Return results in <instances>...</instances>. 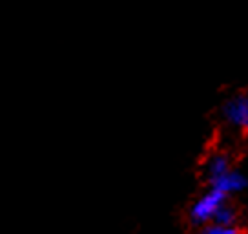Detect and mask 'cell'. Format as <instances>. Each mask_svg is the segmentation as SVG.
Returning <instances> with one entry per match:
<instances>
[{
    "label": "cell",
    "mask_w": 248,
    "mask_h": 234,
    "mask_svg": "<svg viewBox=\"0 0 248 234\" xmlns=\"http://www.w3.org/2000/svg\"><path fill=\"white\" fill-rule=\"evenodd\" d=\"M247 185H248L247 176L241 170H237V168H233V167L228 172H225L223 176H219V178H216V180L210 183V187L225 192L226 196L235 194V192H243L247 188Z\"/></svg>",
    "instance_id": "3957f363"
},
{
    "label": "cell",
    "mask_w": 248,
    "mask_h": 234,
    "mask_svg": "<svg viewBox=\"0 0 248 234\" xmlns=\"http://www.w3.org/2000/svg\"><path fill=\"white\" fill-rule=\"evenodd\" d=\"M228 200V196L217 188L210 187L197 201L190 207V219L195 225H206L212 221L216 211Z\"/></svg>",
    "instance_id": "6da1fadb"
},
{
    "label": "cell",
    "mask_w": 248,
    "mask_h": 234,
    "mask_svg": "<svg viewBox=\"0 0 248 234\" xmlns=\"http://www.w3.org/2000/svg\"><path fill=\"white\" fill-rule=\"evenodd\" d=\"M230 168H232V159H230V156L226 152H214L208 157V161H206V180H208V183H212L216 178L223 176Z\"/></svg>",
    "instance_id": "277c9868"
},
{
    "label": "cell",
    "mask_w": 248,
    "mask_h": 234,
    "mask_svg": "<svg viewBox=\"0 0 248 234\" xmlns=\"http://www.w3.org/2000/svg\"><path fill=\"white\" fill-rule=\"evenodd\" d=\"M221 117L228 126L239 132H247L248 128V97L245 92L233 94L221 106Z\"/></svg>",
    "instance_id": "7a4b0ae2"
},
{
    "label": "cell",
    "mask_w": 248,
    "mask_h": 234,
    "mask_svg": "<svg viewBox=\"0 0 248 234\" xmlns=\"http://www.w3.org/2000/svg\"><path fill=\"white\" fill-rule=\"evenodd\" d=\"M237 216H239V212H237V209H235V205H232V203L226 200V201L216 211V214H214V218H212L210 223L230 227V225H235Z\"/></svg>",
    "instance_id": "5b68a950"
},
{
    "label": "cell",
    "mask_w": 248,
    "mask_h": 234,
    "mask_svg": "<svg viewBox=\"0 0 248 234\" xmlns=\"http://www.w3.org/2000/svg\"><path fill=\"white\" fill-rule=\"evenodd\" d=\"M201 234H245V229H241L237 225H217V223H206V227H202Z\"/></svg>",
    "instance_id": "8992f818"
}]
</instances>
